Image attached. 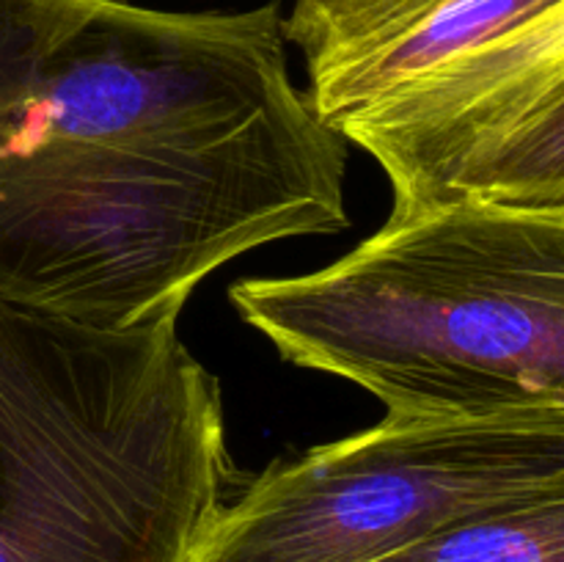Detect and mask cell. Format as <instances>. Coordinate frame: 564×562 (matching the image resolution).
<instances>
[{
    "mask_svg": "<svg viewBox=\"0 0 564 562\" xmlns=\"http://www.w3.org/2000/svg\"><path fill=\"white\" fill-rule=\"evenodd\" d=\"M347 149L297 91L279 3L0 0V298L176 323L231 259L350 226Z\"/></svg>",
    "mask_w": 564,
    "mask_h": 562,
    "instance_id": "6da1fadb",
    "label": "cell"
},
{
    "mask_svg": "<svg viewBox=\"0 0 564 562\" xmlns=\"http://www.w3.org/2000/svg\"><path fill=\"white\" fill-rule=\"evenodd\" d=\"M242 483L176 323L102 331L0 298V562H187Z\"/></svg>",
    "mask_w": 564,
    "mask_h": 562,
    "instance_id": "7a4b0ae2",
    "label": "cell"
},
{
    "mask_svg": "<svg viewBox=\"0 0 564 562\" xmlns=\"http://www.w3.org/2000/svg\"><path fill=\"white\" fill-rule=\"evenodd\" d=\"M229 301L286 361L397 417L564 408V209L391 213L328 268L242 279Z\"/></svg>",
    "mask_w": 564,
    "mask_h": 562,
    "instance_id": "3957f363",
    "label": "cell"
},
{
    "mask_svg": "<svg viewBox=\"0 0 564 562\" xmlns=\"http://www.w3.org/2000/svg\"><path fill=\"white\" fill-rule=\"evenodd\" d=\"M284 39L394 213L564 202V0H295Z\"/></svg>",
    "mask_w": 564,
    "mask_h": 562,
    "instance_id": "277c9868",
    "label": "cell"
},
{
    "mask_svg": "<svg viewBox=\"0 0 564 562\" xmlns=\"http://www.w3.org/2000/svg\"><path fill=\"white\" fill-rule=\"evenodd\" d=\"M564 494V408L397 417L246 479L187 562H372L452 521Z\"/></svg>",
    "mask_w": 564,
    "mask_h": 562,
    "instance_id": "5b68a950",
    "label": "cell"
},
{
    "mask_svg": "<svg viewBox=\"0 0 564 562\" xmlns=\"http://www.w3.org/2000/svg\"><path fill=\"white\" fill-rule=\"evenodd\" d=\"M372 562H564V494L474 512Z\"/></svg>",
    "mask_w": 564,
    "mask_h": 562,
    "instance_id": "8992f818",
    "label": "cell"
},
{
    "mask_svg": "<svg viewBox=\"0 0 564 562\" xmlns=\"http://www.w3.org/2000/svg\"><path fill=\"white\" fill-rule=\"evenodd\" d=\"M105 3H124V0H105Z\"/></svg>",
    "mask_w": 564,
    "mask_h": 562,
    "instance_id": "52a82bcc",
    "label": "cell"
}]
</instances>
